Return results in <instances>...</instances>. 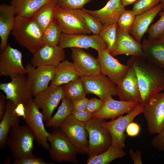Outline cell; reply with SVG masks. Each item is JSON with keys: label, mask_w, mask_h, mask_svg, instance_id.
I'll use <instances>...</instances> for the list:
<instances>
[{"label": "cell", "mask_w": 164, "mask_h": 164, "mask_svg": "<svg viewBox=\"0 0 164 164\" xmlns=\"http://www.w3.org/2000/svg\"><path fill=\"white\" fill-rule=\"evenodd\" d=\"M47 139L50 144L49 154L53 161L78 163L77 149L60 128H55L49 133Z\"/></svg>", "instance_id": "5b68a950"}, {"label": "cell", "mask_w": 164, "mask_h": 164, "mask_svg": "<svg viewBox=\"0 0 164 164\" xmlns=\"http://www.w3.org/2000/svg\"><path fill=\"white\" fill-rule=\"evenodd\" d=\"M34 135L27 125L12 126L6 145L10 149L15 159L33 156Z\"/></svg>", "instance_id": "3957f363"}, {"label": "cell", "mask_w": 164, "mask_h": 164, "mask_svg": "<svg viewBox=\"0 0 164 164\" xmlns=\"http://www.w3.org/2000/svg\"><path fill=\"white\" fill-rule=\"evenodd\" d=\"M25 115L24 119L33 133L35 139L45 149L49 150L47 142L49 133L46 130L42 112L33 101L25 105Z\"/></svg>", "instance_id": "8fae6325"}, {"label": "cell", "mask_w": 164, "mask_h": 164, "mask_svg": "<svg viewBox=\"0 0 164 164\" xmlns=\"http://www.w3.org/2000/svg\"><path fill=\"white\" fill-rule=\"evenodd\" d=\"M11 81L0 84V89L6 94V100H9L16 105H25L33 101L31 88L24 74L11 78Z\"/></svg>", "instance_id": "30bf717a"}, {"label": "cell", "mask_w": 164, "mask_h": 164, "mask_svg": "<svg viewBox=\"0 0 164 164\" xmlns=\"http://www.w3.org/2000/svg\"><path fill=\"white\" fill-rule=\"evenodd\" d=\"M104 101L101 99L94 97L88 99L86 110L93 114L100 110L103 106Z\"/></svg>", "instance_id": "60d3db41"}, {"label": "cell", "mask_w": 164, "mask_h": 164, "mask_svg": "<svg viewBox=\"0 0 164 164\" xmlns=\"http://www.w3.org/2000/svg\"><path fill=\"white\" fill-rule=\"evenodd\" d=\"M60 128L78 153H87L88 134L86 122L77 120L71 114L63 121Z\"/></svg>", "instance_id": "ba28073f"}, {"label": "cell", "mask_w": 164, "mask_h": 164, "mask_svg": "<svg viewBox=\"0 0 164 164\" xmlns=\"http://www.w3.org/2000/svg\"><path fill=\"white\" fill-rule=\"evenodd\" d=\"M57 5L56 0H51L40 8L32 17L43 31L55 19Z\"/></svg>", "instance_id": "f546056e"}, {"label": "cell", "mask_w": 164, "mask_h": 164, "mask_svg": "<svg viewBox=\"0 0 164 164\" xmlns=\"http://www.w3.org/2000/svg\"><path fill=\"white\" fill-rule=\"evenodd\" d=\"M142 45L144 58L157 67L164 69V40L144 39Z\"/></svg>", "instance_id": "d4e9b609"}, {"label": "cell", "mask_w": 164, "mask_h": 164, "mask_svg": "<svg viewBox=\"0 0 164 164\" xmlns=\"http://www.w3.org/2000/svg\"><path fill=\"white\" fill-rule=\"evenodd\" d=\"M6 100L3 94L0 92V121L3 117L6 110Z\"/></svg>", "instance_id": "c3c4849f"}, {"label": "cell", "mask_w": 164, "mask_h": 164, "mask_svg": "<svg viewBox=\"0 0 164 164\" xmlns=\"http://www.w3.org/2000/svg\"><path fill=\"white\" fill-rule=\"evenodd\" d=\"M151 143L154 148L164 151V128L155 136L151 140Z\"/></svg>", "instance_id": "7bdbcfd3"}, {"label": "cell", "mask_w": 164, "mask_h": 164, "mask_svg": "<svg viewBox=\"0 0 164 164\" xmlns=\"http://www.w3.org/2000/svg\"><path fill=\"white\" fill-rule=\"evenodd\" d=\"M15 111L18 116L23 118L25 115V105L22 103L17 104L15 109Z\"/></svg>", "instance_id": "681fc988"}, {"label": "cell", "mask_w": 164, "mask_h": 164, "mask_svg": "<svg viewBox=\"0 0 164 164\" xmlns=\"http://www.w3.org/2000/svg\"><path fill=\"white\" fill-rule=\"evenodd\" d=\"M126 153L123 149L111 145L106 151L99 155L89 157L87 164H108L113 160L124 157Z\"/></svg>", "instance_id": "1f68e13d"}, {"label": "cell", "mask_w": 164, "mask_h": 164, "mask_svg": "<svg viewBox=\"0 0 164 164\" xmlns=\"http://www.w3.org/2000/svg\"><path fill=\"white\" fill-rule=\"evenodd\" d=\"M142 113L150 134H157L164 128V92L153 95L145 102Z\"/></svg>", "instance_id": "52a82bcc"}, {"label": "cell", "mask_w": 164, "mask_h": 164, "mask_svg": "<svg viewBox=\"0 0 164 164\" xmlns=\"http://www.w3.org/2000/svg\"><path fill=\"white\" fill-rule=\"evenodd\" d=\"M10 159L9 156H8L6 159L5 162L4 164H9L10 163Z\"/></svg>", "instance_id": "816d5d0a"}, {"label": "cell", "mask_w": 164, "mask_h": 164, "mask_svg": "<svg viewBox=\"0 0 164 164\" xmlns=\"http://www.w3.org/2000/svg\"><path fill=\"white\" fill-rule=\"evenodd\" d=\"M15 15L13 8L10 4H2L0 5V52L8 45V36L15 25Z\"/></svg>", "instance_id": "484cf974"}, {"label": "cell", "mask_w": 164, "mask_h": 164, "mask_svg": "<svg viewBox=\"0 0 164 164\" xmlns=\"http://www.w3.org/2000/svg\"><path fill=\"white\" fill-rule=\"evenodd\" d=\"M110 53L113 56L126 54L144 58L142 44L137 42L128 32L123 31L118 26L116 46Z\"/></svg>", "instance_id": "603a6c76"}, {"label": "cell", "mask_w": 164, "mask_h": 164, "mask_svg": "<svg viewBox=\"0 0 164 164\" xmlns=\"http://www.w3.org/2000/svg\"><path fill=\"white\" fill-rule=\"evenodd\" d=\"M43 31L31 18L15 17V24L11 34L21 46L34 54L44 44Z\"/></svg>", "instance_id": "7a4b0ae2"}, {"label": "cell", "mask_w": 164, "mask_h": 164, "mask_svg": "<svg viewBox=\"0 0 164 164\" xmlns=\"http://www.w3.org/2000/svg\"><path fill=\"white\" fill-rule=\"evenodd\" d=\"M127 64L129 66L128 72L117 85L118 95L121 101L143 103L135 71L131 65Z\"/></svg>", "instance_id": "ac0fdd59"}, {"label": "cell", "mask_w": 164, "mask_h": 164, "mask_svg": "<svg viewBox=\"0 0 164 164\" xmlns=\"http://www.w3.org/2000/svg\"><path fill=\"white\" fill-rule=\"evenodd\" d=\"M71 114L77 120L85 122L91 119L92 117V114L86 110L72 111Z\"/></svg>", "instance_id": "ee69618b"}, {"label": "cell", "mask_w": 164, "mask_h": 164, "mask_svg": "<svg viewBox=\"0 0 164 164\" xmlns=\"http://www.w3.org/2000/svg\"><path fill=\"white\" fill-rule=\"evenodd\" d=\"M80 77L86 94H94L104 101L110 96L118 95L116 84L101 73Z\"/></svg>", "instance_id": "4fadbf2b"}, {"label": "cell", "mask_w": 164, "mask_h": 164, "mask_svg": "<svg viewBox=\"0 0 164 164\" xmlns=\"http://www.w3.org/2000/svg\"><path fill=\"white\" fill-rule=\"evenodd\" d=\"M137 0H121L122 5L125 6L134 4Z\"/></svg>", "instance_id": "f907efd6"}, {"label": "cell", "mask_w": 164, "mask_h": 164, "mask_svg": "<svg viewBox=\"0 0 164 164\" xmlns=\"http://www.w3.org/2000/svg\"><path fill=\"white\" fill-rule=\"evenodd\" d=\"M144 103H139L131 112L125 115L118 116L116 119L104 121L102 125L110 132L112 138V145L123 149L125 146V141L127 135L125 132L129 124L133 121L139 114L142 113Z\"/></svg>", "instance_id": "9c48e42d"}, {"label": "cell", "mask_w": 164, "mask_h": 164, "mask_svg": "<svg viewBox=\"0 0 164 164\" xmlns=\"http://www.w3.org/2000/svg\"><path fill=\"white\" fill-rule=\"evenodd\" d=\"M107 49L98 52L97 58L101 73L107 76L117 85L126 75L129 67L114 58Z\"/></svg>", "instance_id": "e0dca14e"}, {"label": "cell", "mask_w": 164, "mask_h": 164, "mask_svg": "<svg viewBox=\"0 0 164 164\" xmlns=\"http://www.w3.org/2000/svg\"><path fill=\"white\" fill-rule=\"evenodd\" d=\"M57 5L66 8L79 9L92 0H56Z\"/></svg>", "instance_id": "ab89813d"}, {"label": "cell", "mask_w": 164, "mask_h": 164, "mask_svg": "<svg viewBox=\"0 0 164 164\" xmlns=\"http://www.w3.org/2000/svg\"><path fill=\"white\" fill-rule=\"evenodd\" d=\"M51 0H12L10 5L16 16L32 18L43 6Z\"/></svg>", "instance_id": "f1b7e54d"}, {"label": "cell", "mask_w": 164, "mask_h": 164, "mask_svg": "<svg viewBox=\"0 0 164 164\" xmlns=\"http://www.w3.org/2000/svg\"><path fill=\"white\" fill-rule=\"evenodd\" d=\"M79 12L89 29L93 35H99L104 26L95 17L83 10L79 9Z\"/></svg>", "instance_id": "d590c367"}, {"label": "cell", "mask_w": 164, "mask_h": 164, "mask_svg": "<svg viewBox=\"0 0 164 164\" xmlns=\"http://www.w3.org/2000/svg\"><path fill=\"white\" fill-rule=\"evenodd\" d=\"M22 55L19 50L9 44L0 53V76H9L12 78L27 73L22 63Z\"/></svg>", "instance_id": "2e32d148"}, {"label": "cell", "mask_w": 164, "mask_h": 164, "mask_svg": "<svg viewBox=\"0 0 164 164\" xmlns=\"http://www.w3.org/2000/svg\"><path fill=\"white\" fill-rule=\"evenodd\" d=\"M64 97L63 86L53 84L34 96L33 101L42 110L44 122H46L52 117L54 110Z\"/></svg>", "instance_id": "7c38bea8"}, {"label": "cell", "mask_w": 164, "mask_h": 164, "mask_svg": "<svg viewBox=\"0 0 164 164\" xmlns=\"http://www.w3.org/2000/svg\"><path fill=\"white\" fill-rule=\"evenodd\" d=\"M139 103L135 101H117L110 96L104 101L100 110L92 114V118L114 119L124 114L131 112Z\"/></svg>", "instance_id": "ffe728a7"}, {"label": "cell", "mask_w": 164, "mask_h": 164, "mask_svg": "<svg viewBox=\"0 0 164 164\" xmlns=\"http://www.w3.org/2000/svg\"><path fill=\"white\" fill-rule=\"evenodd\" d=\"M63 88L64 97L72 101L86 97L87 94L80 77L64 84Z\"/></svg>", "instance_id": "d6a6232c"}, {"label": "cell", "mask_w": 164, "mask_h": 164, "mask_svg": "<svg viewBox=\"0 0 164 164\" xmlns=\"http://www.w3.org/2000/svg\"><path fill=\"white\" fill-rule=\"evenodd\" d=\"M117 23L104 26L99 35L107 45V49L111 53L115 49L117 39Z\"/></svg>", "instance_id": "e575fe53"}, {"label": "cell", "mask_w": 164, "mask_h": 164, "mask_svg": "<svg viewBox=\"0 0 164 164\" xmlns=\"http://www.w3.org/2000/svg\"><path fill=\"white\" fill-rule=\"evenodd\" d=\"M81 9L95 17L103 26L117 23L121 15L126 10L121 0H109L103 7L97 10L84 8Z\"/></svg>", "instance_id": "7402d4cb"}, {"label": "cell", "mask_w": 164, "mask_h": 164, "mask_svg": "<svg viewBox=\"0 0 164 164\" xmlns=\"http://www.w3.org/2000/svg\"><path fill=\"white\" fill-rule=\"evenodd\" d=\"M62 48H78L94 49L98 52L107 48V45L99 35L80 34H69L62 33L58 45Z\"/></svg>", "instance_id": "9a60e30c"}, {"label": "cell", "mask_w": 164, "mask_h": 164, "mask_svg": "<svg viewBox=\"0 0 164 164\" xmlns=\"http://www.w3.org/2000/svg\"><path fill=\"white\" fill-rule=\"evenodd\" d=\"M88 101L86 97L73 101V111L86 110Z\"/></svg>", "instance_id": "bcb514c9"}, {"label": "cell", "mask_w": 164, "mask_h": 164, "mask_svg": "<svg viewBox=\"0 0 164 164\" xmlns=\"http://www.w3.org/2000/svg\"><path fill=\"white\" fill-rule=\"evenodd\" d=\"M26 68L27 79L34 96L48 87L49 82L54 79L56 70L52 66L35 67L30 63L26 64Z\"/></svg>", "instance_id": "5bb4252c"}, {"label": "cell", "mask_w": 164, "mask_h": 164, "mask_svg": "<svg viewBox=\"0 0 164 164\" xmlns=\"http://www.w3.org/2000/svg\"><path fill=\"white\" fill-rule=\"evenodd\" d=\"M160 2L161 0H137L132 10L136 15H138L152 9Z\"/></svg>", "instance_id": "74e56055"}, {"label": "cell", "mask_w": 164, "mask_h": 164, "mask_svg": "<svg viewBox=\"0 0 164 164\" xmlns=\"http://www.w3.org/2000/svg\"><path fill=\"white\" fill-rule=\"evenodd\" d=\"M65 58L64 49L58 45H44L33 54L30 63L35 67L46 66L56 67Z\"/></svg>", "instance_id": "d6986e66"}, {"label": "cell", "mask_w": 164, "mask_h": 164, "mask_svg": "<svg viewBox=\"0 0 164 164\" xmlns=\"http://www.w3.org/2000/svg\"><path fill=\"white\" fill-rule=\"evenodd\" d=\"M71 50L73 63L80 77L95 75L101 73L97 59L82 48L74 47L71 48Z\"/></svg>", "instance_id": "44dd1931"}, {"label": "cell", "mask_w": 164, "mask_h": 164, "mask_svg": "<svg viewBox=\"0 0 164 164\" xmlns=\"http://www.w3.org/2000/svg\"><path fill=\"white\" fill-rule=\"evenodd\" d=\"M159 39H161L164 40V33L161 37V38Z\"/></svg>", "instance_id": "db71d44e"}, {"label": "cell", "mask_w": 164, "mask_h": 164, "mask_svg": "<svg viewBox=\"0 0 164 164\" xmlns=\"http://www.w3.org/2000/svg\"><path fill=\"white\" fill-rule=\"evenodd\" d=\"M136 15L132 10H126L120 17L117 24L123 31L128 32L135 21Z\"/></svg>", "instance_id": "f35d334b"}, {"label": "cell", "mask_w": 164, "mask_h": 164, "mask_svg": "<svg viewBox=\"0 0 164 164\" xmlns=\"http://www.w3.org/2000/svg\"><path fill=\"white\" fill-rule=\"evenodd\" d=\"M106 119L91 118L86 122L88 134L89 157L101 154L111 145L112 138L108 130L102 124Z\"/></svg>", "instance_id": "277c9868"}, {"label": "cell", "mask_w": 164, "mask_h": 164, "mask_svg": "<svg viewBox=\"0 0 164 164\" xmlns=\"http://www.w3.org/2000/svg\"><path fill=\"white\" fill-rule=\"evenodd\" d=\"M140 127L138 124L133 121L130 123L126 130L127 135L130 137H135L138 135L140 132Z\"/></svg>", "instance_id": "f6af8a7d"}, {"label": "cell", "mask_w": 164, "mask_h": 164, "mask_svg": "<svg viewBox=\"0 0 164 164\" xmlns=\"http://www.w3.org/2000/svg\"><path fill=\"white\" fill-rule=\"evenodd\" d=\"M62 33L55 19L43 31L42 39L44 45H58Z\"/></svg>", "instance_id": "836d02e7"}, {"label": "cell", "mask_w": 164, "mask_h": 164, "mask_svg": "<svg viewBox=\"0 0 164 164\" xmlns=\"http://www.w3.org/2000/svg\"><path fill=\"white\" fill-rule=\"evenodd\" d=\"M80 77L73 63L64 60L56 67L55 77L51 84H64Z\"/></svg>", "instance_id": "83f0119b"}, {"label": "cell", "mask_w": 164, "mask_h": 164, "mask_svg": "<svg viewBox=\"0 0 164 164\" xmlns=\"http://www.w3.org/2000/svg\"><path fill=\"white\" fill-rule=\"evenodd\" d=\"M16 105L11 100H7L5 113L3 117L0 121L1 150L6 147V141L11 128L13 126L19 125V117L15 111Z\"/></svg>", "instance_id": "4316f807"}, {"label": "cell", "mask_w": 164, "mask_h": 164, "mask_svg": "<svg viewBox=\"0 0 164 164\" xmlns=\"http://www.w3.org/2000/svg\"><path fill=\"white\" fill-rule=\"evenodd\" d=\"M160 17L159 19L151 25L148 30L149 39H159L164 33V10L160 13Z\"/></svg>", "instance_id": "8d00e7d4"}, {"label": "cell", "mask_w": 164, "mask_h": 164, "mask_svg": "<svg viewBox=\"0 0 164 164\" xmlns=\"http://www.w3.org/2000/svg\"><path fill=\"white\" fill-rule=\"evenodd\" d=\"M127 64L133 67L137 77L143 103L164 89V71L144 58L132 56Z\"/></svg>", "instance_id": "6da1fadb"}, {"label": "cell", "mask_w": 164, "mask_h": 164, "mask_svg": "<svg viewBox=\"0 0 164 164\" xmlns=\"http://www.w3.org/2000/svg\"><path fill=\"white\" fill-rule=\"evenodd\" d=\"M72 111V101L64 97L56 114L46 122V126L60 128L63 121L71 114Z\"/></svg>", "instance_id": "4dcf8cb0"}, {"label": "cell", "mask_w": 164, "mask_h": 164, "mask_svg": "<svg viewBox=\"0 0 164 164\" xmlns=\"http://www.w3.org/2000/svg\"><path fill=\"white\" fill-rule=\"evenodd\" d=\"M160 3L162 5V9L164 10V0H161Z\"/></svg>", "instance_id": "f5cc1de1"}, {"label": "cell", "mask_w": 164, "mask_h": 164, "mask_svg": "<svg viewBox=\"0 0 164 164\" xmlns=\"http://www.w3.org/2000/svg\"><path fill=\"white\" fill-rule=\"evenodd\" d=\"M55 19L62 33L69 34L91 33L79 9L62 7L58 5L55 9Z\"/></svg>", "instance_id": "8992f818"}, {"label": "cell", "mask_w": 164, "mask_h": 164, "mask_svg": "<svg viewBox=\"0 0 164 164\" xmlns=\"http://www.w3.org/2000/svg\"><path fill=\"white\" fill-rule=\"evenodd\" d=\"M129 155L134 164H142V152L138 150L135 152L132 149H131L128 153Z\"/></svg>", "instance_id": "7dc6e473"}, {"label": "cell", "mask_w": 164, "mask_h": 164, "mask_svg": "<svg viewBox=\"0 0 164 164\" xmlns=\"http://www.w3.org/2000/svg\"><path fill=\"white\" fill-rule=\"evenodd\" d=\"M13 164H53V162H48L41 158L33 156L15 159Z\"/></svg>", "instance_id": "b9f144b4"}, {"label": "cell", "mask_w": 164, "mask_h": 164, "mask_svg": "<svg viewBox=\"0 0 164 164\" xmlns=\"http://www.w3.org/2000/svg\"><path fill=\"white\" fill-rule=\"evenodd\" d=\"M162 10V5L160 3L150 10L136 15L128 33L140 43L142 36L147 31L150 25Z\"/></svg>", "instance_id": "cb8c5ba5"}]
</instances>
